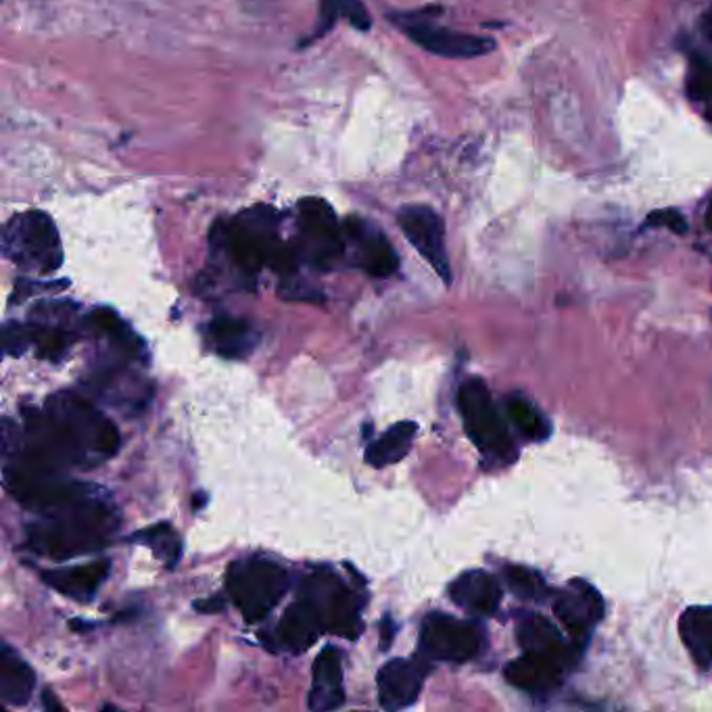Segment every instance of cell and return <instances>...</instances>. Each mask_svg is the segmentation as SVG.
Instances as JSON below:
<instances>
[{"instance_id": "cell-28", "label": "cell", "mask_w": 712, "mask_h": 712, "mask_svg": "<svg viewBox=\"0 0 712 712\" xmlns=\"http://www.w3.org/2000/svg\"><path fill=\"white\" fill-rule=\"evenodd\" d=\"M508 410V418L510 423L514 424L520 431V435L529 442L541 443L545 442L552 433V424L541 414L535 405L531 404L529 400L514 395L508 400L506 404Z\"/></svg>"}, {"instance_id": "cell-22", "label": "cell", "mask_w": 712, "mask_h": 712, "mask_svg": "<svg viewBox=\"0 0 712 712\" xmlns=\"http://www.w3.org/2000/svg\"><path fill=\"white\" fill-rule=\"evenodd\" d=\"M86 325L97 337L105 339L111 346V349H116L121 358L135 360V362L147 360V347L138 339L135 330L128 327L114 309H93L86 316Z\"/></svg>"}, {"instance_id": "cell-26", "label": "cell", "mask_w": 712, "mask_h": 712, "mask_svg": "<svg viewBox=\"0 0 712 712\" xmlns=\"http://www.w3.org/2000/svg\"><path fill=\"white\" fill-rule=\"evenodd\" d=\"M416 433H418V424L412 421L393 424L381 439L368 445L366 463L374 468H385V466L402 463L407 451L412 449Z\"/></svg>"}, {"instance_id": "cell-7", "label": "cell", "mask_w": 712, "mask_h": 712, "mask_svg": "<svg viewBox=\"0 0 712 712\" xmlns=\"http://www.w3.org/2000/svg\"><path fill=\"white\" fill-rule=\"evenodd\" d=\"M297 255L318 270H330L346 253V231L325 199L309 196L297 205Z\"/></svg>"}, {"instance_id": "cell-21", "label": "cell", "mask_w": 712, "mask_h": 712, "mask_svg": "<svg viewBox=\"0 0 712 712\" xmlns=\"http://www.w3.org/2000/svg\"><path fill=\"white\" fill-rule=\"evenodd\" d=\"M276 634L285 648L293 652H304L325 634V625L308 599L299 597L280 618Z\"/></svg>"}, {"instance_id": "cell-14", "label": "cell", "mask_w": 712, "mask_h": 712, "mask_svg": "<svg viewBox=\"0 0 712 712\" xmlns=\"http://www.w3.org/2000/svg\"><path fill=\"white\" fill-rule=\"evenodd\" d=\"M428 665L418 658H393L379 671V700L386 711L412 706L423 693Z\"/></svg>"}, {"instance_id": "cell-11", "label": "cell", "mask_w": 712, "mask_h": 712, "mask_svg": "<svg viewBox=\"0 0 712 712\" xmlns=\"http://www.w3.org/2000/svg\"><path fill=\"white\" fill-rule=\"evenodd\" d=\"M395 23L404 28L407 39L416 42L421 49L447 59H472L482 57L496 49V42L485 36H475V34H464L449 28L435 25L431 21L421 20V18H407V15H397Z\"/></svg>"}, {"instance_id": "cell-16", "label": "cell", "mask_w": 712, "mask_h": 712, "mask_svg": "<svg viewBox=\"0 0 712 712\" xmlns=\"http://www.w3.org/2000/svg\"><path fill=\"white\" fill-rule=\"evenodd\" d=\"M566 667L568 665L559 658L538 655V652H524L517 660H512L503 673H506V681L517 690L541 695V693L554 692L559 688Z\"/></svg>"}, {"instance_id": "cell-38", "label": "cell", "mask_w": 712, "mask_h": 712, "mask_svg": "<svg viewBox=\"0 0 712 712\" xmlns=\"http://www.w3.org/2000/svg\"><path fill=\"white\" fill-rule=\"evenodd\" d=\"M706 224H709V229L712 231V199L711 205H709V212H706Z\"/></svg>"}, {"instance_id": "cell-35", "label": "cell", "mask_w": 712, "mask_h": 712, "mask_svg": "<svg viewBox=\"0 0 712 712\" xmlns=\"http://www.w3.org/2000/svg\"><path fill=\"white\" fill-rule=\"evenodd\" d=\"M194 608L196 610H201V613H217L220 608H224V602L220 599V597H212V599H208V602H196L194 604Z\"/></svg>"}, {"instance_id": "cell-39", "label": "cell", "mask_w": 712, "mask_h": 712, "mask_svg": "<svg viewBox=\"0 0 712 712\" xmlns=\"http://www.w3.org/2000/svg\"><path fill=\"white\" fill-rule=\"evenodd\" d=\"M711 116H712V111H711Z\"/></svg>"}, {"instance_id": "cell-15", "label": "cell", "mask_w": 712, "mask_h": 712, "mask_svg": "<svg viewBox=\"0 0 712 712\" xmlns=\"http://www.w3.org/2000/svg\"><path fill=\"white\" fill-rule=\"evenodd\" d=\"M560 623L577 637H587L604 616V599L596 587L583 578H573L566 592L554 602Z\"/></svg>"}, {"instance_id": "cell-4", "label": "cell", "mask_w": 712, "mask_h": 712, "mask_svg": "<svg viewBox=\"0 0 712 712\" xmlns=\"http://www.w3.org/2000/svg\"><path fill=\"white\" fill-rule=\"evenodd\" d=\"M2 253L20 270L49 276L63 266L57 226L44 212L13 215L2 232Z\"/></svg>"}, {"instance_id": "cell-25", "label": "cell", "mask_w": 712, "mask_h": 712, "mask_svg": "<svg viewBox=\"0 0 712 712\" xmlns=\"http://www.w3.org/2000/svg\"><path fill=\"white\" fill-rule=\"evenodd\" d=\"M679 634L683 646L700 669L712 667V608L692 606L679 618Z\"/></svg>"}, {"instance_id": "cell-34", "label": "cell", "mask_w": 712, "mask_h": 712, "mask_svg": "<svg viewBox=\"0 0 712 712\" xmlns=\"http://www.w3.org/2000/svg\"><path fill=\"white\" fill-rule=\"evenodd\" d=\"M381 627H383V631H381V636H383V639H381V648H383V650H389V648H391V644H393V637L397 634V625L393 623V618H389V616H386Z\"/></svg>"}, {"instance_id": "cell-17", "label": "cell", "mask_w": 712, "mask_h": 712, "mask_svg": "<svg viewBox=\"0 0 712 712\" xmlns=\"http://www.w3.org/2000/svg\"><path fill=\"white\" fill-rule=\"evenodd\" d=\"M346 704L343 658L332 646H327L314 662V681L309 690V711H337Z\"/></svg>"}, {"instance_id": "cell-2", "label": "cell", "mask_w": 712, "mask_h": 712, "mask_svg": "<svg viewBox=\"0 0 712 712\" xmlns=\"http://www.w3.org/2000/svg\"><path fill=\"white\" fill-rule=\"evenodd\" d=\"M39 517L28 529V545L51 560L97 552L111 541L119 527V517L100 496V489Z\"/></svg>"}, {"instance_id": "cell-27", "label": "cell", "mask_w": 712, "mask_h": 712, "mask_svg": "<svg viewBox=\"0 0 712 712\" xmlns=\"http://www.w3.org/2000/svg\"><path fill=\"white\" fill-rule=\"evenodd\" d=\"M339 20H346L360 32L372 28V20L362 0H322L320 2V23L314 39H320Z\"/></svg>"}, {"instance_id": "cell-30", "label": "cell", "mask_w": 712, "mask_h": 712, "mask_svg": "<svg viewBox=\"0 0 712 712\" xmlns=\"http://www.w3.org/2000/svg\"><path fill=\"white\" fill-rule=\"evenodd\" d=\"M506 581H508L510 589L522 599H535L541 594H545V581L531 568L508 566L506 568Z\"/></svg>"}, {"instance_id": "cell-33", "label": "cell", "mask_w": 712, "mask_h": 712, "mask_svg": "<svg viewBox=\"0 0 712 712\" xmlns=\"http://www.w3.org/2000/svg\"><path fill=\"white\" fill-rule=\"evenodd\" d=\"M646 226L650 229H669L677 234H683L688 231V222L677 210H660V212L650 213L646 220Z\"/></svg>"}, {"instance_id": "cell-8", "label": "cell", "mask_w": 712, "mask_h": 712, "mask_svg": "<svg viewBox=\"0 0 712 712\" xmlns=\"http://www.w3.org/2000/svg\"><path fill=\"white\" fill-rule=\"evenodd\" d=\"M299 597L314 606L325 631L346 639H358L362 634V599L328 568H318L306 577Z\"/></svg>"}, {"instance_id": "cell-32", "label": "cell", "mask_w": 712, "mask_h": 712, "mask_svg": "<svg viewBox=\"0 0 712 712\" xmlns=\"http://www.w3.org/2000/svg\"><path fill=\"white\" fill-rule=\"evenodd\" d=\"M690 97L695 100H712V63L711 61H698L693 65L690 76Z\"/></svg>"}, {"instance_id": "cell-6", "label": "cell", "mask_w": 712, "mask_h": 712, "mask_svg": "<svg viewBox=\"0 0 712 712\" xmlns=\"http://www.w3.org/2000/svg\"><path fill=\"white\" fill-rule=\"evenodd\" d=\"M458 407L470 442L487 460L501 464L514 460V442L481 379L464 381L458 391Z\"/></svg>"}, {"instance_id": "cell-18", "label": "cell", "mask_w": 712, "mask_h": 712, "mask_svg": "<svg viewBox=\"0 0 712 712\" xmlns=\"http://www.w3.org/2000/svg\"><path fill=\"white\" fill-rule=\"evenodd\" d=\"M449 597L472 615L489 616L500 608L501 587L487 571H468L449 585Z\"/></svg>"}, {"instance_id": "cell-36", "label": "cell", "mask_w": 712, "mask_h": 712, "mask_svg": "<svg viewBox=\"0 0 712 712\" xmlns=\"http://www.w3.org/2000/svg\"><path fill=\"white\" fill-rule=\"evenodd\" d=\"M702 32H704V36L709 39V42H712V9L702 20Z\"/></svg>"}, {"instance_id": "cell-31", "label": "cell", "mask_w": 712, "mask_h": 712, "mask_svg": "<svg viewBox=\"0 0 712 712\" xmlns=\"http://www.w3.org/2000/svg\"><path fill=\"white\" fill-rule=\"evenodd\" d=\"M2 334H4V353L11 358H21L30 347L34 346L28 325L7 322Z\"/></svg>"}, {"instance_id": "cell-19", "label": "cell", "mask_w": 712, "mask_h": 712, "mask_svg": "<svg viewBox=\"0 0 712 712\" xmlns=\"http://www.w3.org/2000/svg\"><path fill=\"white\" fill-rule=\"evenodd\" d=\"M107 575H109V562L98 560L91 564L44 571L42 581L63 596L72 597L77 602H91L97 594L98 587L105 583Z\"/></svg>"}, {"instance_id": "cell-23", "label": "cell", "mask_w": 712, "mask_h": 712, "mask_svg": "<svg viewBox=\"0 0 712 712\" xmlns=\"http://www.w3.org/2000/svg\"><path fill=\"white\" fill-rule=\"evenodd\" d=\"M517 637H519V644L524 652L552 656L566 665H571V660H573V652L566 646L559 627L552 620H548L545 616H524L519 623Z\"/></svg>"}, {"instance_id": "cell-1", "label": "cell", "mask_w": 712, "mask_h": 712, "mask_svg": "<svg viewBox=\"0 0 712 712\" xmlns=\"http://www.w3.org/2000/svg\"><path fill=\"white\" fill-rule=\"evenodd\" d=\"M23 418L21 439H2L4 460H20L46 472L103 464L116 456L121 442L116 424L76 393L51 395L42 410L23 407Z\"/></svg>"}, {"instance_id": "cell-29", "label": "cell", "mask_w": 712, "mask_h": 712, "mask_svg": "<svg viewBox=\"0 0 712 712\" xmlns=\"http://www.w3.org/2000/svg\"><path fill=\"white\" fill-rule=\"evenodd\" d=\"M132 541H142L153 550L155 556L166 562V566H176V562L182 556V541L173 533L172 527L168 522H159L145 531H140Z\"/></svg>"}, {"instance_id": "cell-5", "label": "cell", "mask_w": 712, "mask_h": 712, "mask_svg": "<svg viewBox=\"0 0 712 712\" xmlns=\"http://www.w3.org/2000/svg\"><path fill=\"white\" fill-rule=\"evenodd\" d=\"M226 589L243 618L259 623L287 594L289 573L278 562L262 556L236 560L226 573Z\"/></svg>"}, {"instance_id": "cell-10", "label": "cell", "mask_w": 712, "mask_h": 712, "mask_svg": "<svg viewBox=\"0 0 712 712\" xmlns=\"http://www.w3.org/2000/svg\"><path fill=\"white\" fill-rule=\"evenodd\" d=\"M77 306L70 301H42L32 309L30 332L40 358L49 362L63 360L77 337Z\"/></svg>"}, {"instance_id": "cell-13", "label": "cell", "mask_w": 712, "mask_h": 712, "mask_svg": "<svg viewBox=\"0 0 712 712\" xmlns=\"http://www.w3.org/2000/svg\"><path fill=\"white\" fill-rule=\"evenodd\" d=\"M346 231V245H351L353 264L358 268L374 276V278H389L400 270V257L393 249L385 232L381 231L374 222L360 215L347 217L343 224Z\"/></svg>"}, {"instance_id": "cell-24", "label": "cell", "mask_w": 712, "mask_h": 712, "mask_svg": "<svg viewBox=\"0 0 712 712\" xmlns=\"http://www.w3.org/2000/svg\"><path fill=\"white\" fill-rule=\"evenodd\" d=\"M36 686V674L11 646L2 644L0 650V695L11 706L30 702Z\"/></svg>"}, {"instance_id": "cell-12", "label": "cell", "mask_w": 712, "mask_h": 712, "mask_svg": "<svg viewBox=\"0 0 712 712\" xmlns=\"http://www.w3.org/2000/svg\"><path fill=\"white\" fill-rule=\"evenodd\" d=\"M397 222L412 247L442 276L443 283L449 285L451 268L445 249V224L442 215L426 205H407L397 215Z\"/></svg>"}, {"instance_id": "cell-37", "label": "cell", "mask_w": 712, "mask_h": 712, "mask_svg": "<svg viewBox=\"0 0 712 712\" xmlns=\"http://www.w3.org/2000/svg\"><path fill=\"white\" fill-rule=\"evenodd\" d=\"M42 700H44V706H46V709H55V711H61V709H63V706L59 704L57 700L53 698V693L44 692V698H42Z\"/></svg>"}, {"instance_id": "cell-20", "label": "cell", "mask_w": 712, "mask_h": 712, "mask_svg": "<svg viewBox=\"0 0 712 712\" xmlns=\"http://www.w3.org/2000/svg\"><path fill=\"white\" fill-rule=\"evenodd\" d=\"M208 341L217 355L226 360H245L259 343V332L243 318L222 316L208 327Z\"/></svg>"}, {"instance_id": "cell-3", "label": "cell", "mask_w": 712, "mask_h": 712, "mask_svg": "<svg viewBox=\"0 0 712 712\" xmlns=\"http://www.w3.org/2000/svg\"><path fill=\"white\" fill-rule=\"evenodd\" d=\"M213 251H220L232 268L255 276L266 266L289 278L297 270L299 255L278 236V213L268 205H255L231 222H217L212 232Z\"/></svg>"}, {"instance_id": "cell-9", "label": "cell", "mask_w": 712, "mask_h": 712, "mask_svg": "<svg viewBox=\"0 0 712 712\" xmlns=\"http://www.w3.org/2000/svg\"><path fill=\"white\" fill-rule=\"evenodd\" d=\"M481 627L456 616L431 613L423 620L421 648L424 655L442 662H466L481 655Z\"/></svg>"}]
</instances>
